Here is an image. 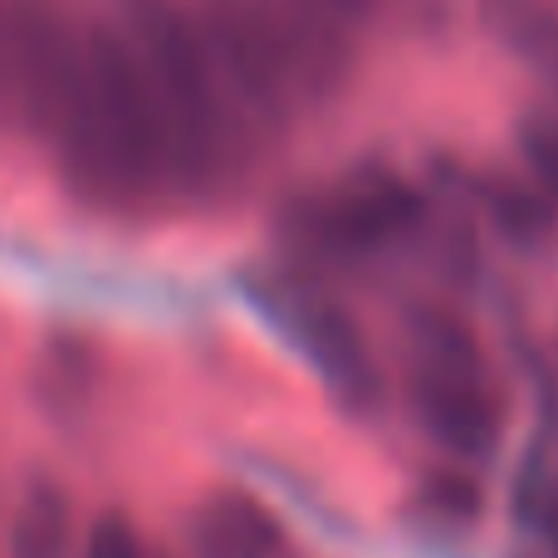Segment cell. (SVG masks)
<instances>
[{
	"label": "cell",
	"mask_w": 558,
	"mask_h": 558,
	"mask_svg": "<svg viewBox=\"0 0 558 558\" xmlns=\"http://www.w3.org/2000/svg\"><path fill=\"white\" fill-rule=\"evenodd\" d=\"M485 202H490L495 221H500L510 235H520V241H539V235L549 231V211H544V202L534 192H524V186L495 182V186H485Z\"/></svg>",
	"instance_id": "obj_9"
},
{
	"label": "cell",
	"mask_w": 558,
	"mask_h": 558,
	"mask_svg": "<svg viewBox=\"0 0 558 558\" xmlns=\"http://www.w3.org/2000/svg\"><path fill=\"white\" fill-rule=\"evenodd\" d=\"M426 505H432L436 520L465 524L481 514V485H475L471 475H432V481H426Z\"/></svg>",
	"instance_id": "obj_10"
},
{
	"label": "cell",
	"mask_w": 558,
	"mask_h": 558,
	"mask_svg": "<svg viewBox=\"0 0 558 558\" xmlns=\"http://www.w3.org/2000/svg\"><path fill=\"white\" fill-rule=\"evenodd\" d=\"M289 328H294L299 348L308 353V363L333 383V392H343L348 402H367V397L377 392L367 343H363V333H357V324L338 304L299 299V304L289 308Z\"/></svg>",
	"instance_id": "obj_5"
},
{
	"label": "cell",
	"mask_w": 558,
	"mask_h": 558,
	"mask_svg": "<svg viewBox=\"0 0 558 558\" xmlns=\"http://www.w3.org/2000/svg\"><path fill=\"white\" fill-rule=\"evenodd\" d=\"M520 143H524V162H530V172L539 177V186L558 206V123H530Z\"/></svg>",
	"instance_id": "obj_12"
},
{
	"label": "cell",
	"mask_w": 558,
	"mask_h": 558,
	"mask_svg": "<svg viewBox=\"0 0 558 558\" xmlns=\"http://www.w3.org/2000/svg\"><path fill=\"white\" fill-rule=\"evenodd\" d=\"M416 343V416L451 456L481 461L500 441V402L481 373V348L461 318L441 308H416L412 318Z\"/></svg>",
	"instance_id": "obj_3"
},
{
	"label": "cell",
	"mask_w": 558,
	"mask_h": 558,
	"mask_svg": "<svg viewBox=\"0 0 558 558\" xmlns=\"http://www.w3.org/2000/svg\"><path fill=\"white\" fill-rule=\"evenodd\" d=\"M422 221V196L392 172H363L304 211V235L328 255H373Z\"/></svg>",
	"instance_id": "obj_4"
},
{
	"label": "cell",
	"mask_w": 558,
	"mask_h": 558,
	"mask_svg": "<svg viewBox=\"0 0 558 558\" xmlns=\"http://www.w3.org/2000/svg\"><path fill=\"white\" fill-rule=\"evenodd\" d=\"M328 5H333L338 15L348 20V25H357V20H363V15H373V5H377V0H328Z\"/></svg>",
	"instance_id": "obj_13"
},
{
	"label": "cell",
	"mask_w": 558,
	"mask_h": 558,
	"mask_svg": "<svg viewBox=\"0 0 558 558\" xmlns=\"http://www.w3.org/2000/svg\"><path fill=\"white\" fill-rule=\"evenodd\" d=\"M514 514L534 539L558 549V471L549 461H524L520 485H514Z\"/></svg>",
	"instance_id": "obj_8"
},
{
	"label": "cell",
	"mask_w": 558,
	"mask_h": 558,
	"mask_svg": "<svg viewBox=\"0 0 558 558\" xmlns=\"http://www.w3.org/2000/svg\"><path fill=\"white\" fill-rule=\"evenodd\" d=\"M192 549L196 558H279L284 530L255 495L216 490L192 514Z\"/></svg>",
	"instance_id": "obj_6"
},
{
	"label": "cell",
	"mask_w": 558,
	"mask_h": 558,
	"mask_svg": "<svg viewBox=\"0 0 558 558\" xmlns=\"http://www.w3.org/2000/svg\"><path fill=\"white\" fill-rule=\"evenodd\" d=\"M15 558H64L69 554V500L54 485H35L15 514Z\"/></svg>",
	"instance_id": "obj_7"
},
{
	"label": "cell",
	"mask_w": 558,
	"mask_h": 558,
	"mask_svg": "<svg viewBox=\"0 0 558 558\" xmlns=\"http://www.w3.org/2000/svg\"><path fill=\"white\" fill-rule=\"evenodd\" d=\"M78 558H153V549H147L143 534H137L123 514H104V520L84 534Z\"/></svg>",
	"instance_id": "obj_11"
},
{
	"label": "cell",
	"mask_w": 558,
	"mask_h": 558,
	"mask_svg": "<svg viewBox=\"0 0 558 558\" xmlns=\"http://www.w3.org/2000/svg\"><path fill=\"white\" fill-rule=\"evenodd\" d=\"M45 137L69 186L104 211H133L167 192L162 128L123 29H78L74 78Z\"/></svg>",
	"instance_id": "obj_1"
},
{
	"label": "cell",
	"mask_w": 558,
	"mask_h": 558,
	"mask_svg": "<svg viewBox=\"0 0 558 558\" xmlns=\"http://www.w3.org/2000/svg\"><path fill=\"white\" fill-rule=\"evenodd\" d=\"M123 39L153 98L172 192H216L245 157V118L211 64L196 15L177 0H123Z\"/></svg>",
	"instance_id": "obj_2"
}]
</instances>
